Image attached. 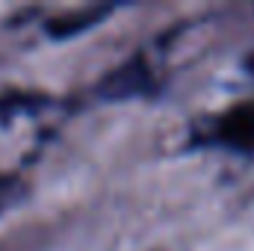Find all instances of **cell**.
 I'll use <instances>...</instances> for the list:
<instances>
[{"instance_id": "cell-1", "label": "cell", "mask_w": 254, "mask_h": 251, "mask_svg": "<svg viewBox=\"0 0 254 251\" xmlns=\"http://www.w3.org/2000/svg\"><path fill=\"white\" fill-rule=\"evenodd\" d=\"M219 133L222 139L237 148V151H252L254 148V104H240L234 107L222 125H219Z\"/></svg>"}, {"instance_id": "cell-2", "label": "cell", "mask_w": 254, "mask_h": 251, "mask_svg": "<svg viewBox=\"0 0 254 251\" xmlns=\"http://www.w3.org/2000/svg\"><path fill=\"white\" fill-rule=\"evenodd\" d=\"M104 12H107V9H89V12H83V15H65V18H57V21L51 24V33H54V36H71V33L89 27L92 21H98Z\"/></svg>"}]
</instances>
